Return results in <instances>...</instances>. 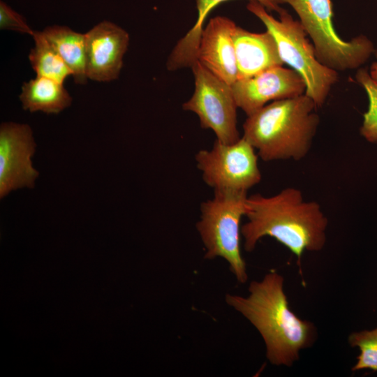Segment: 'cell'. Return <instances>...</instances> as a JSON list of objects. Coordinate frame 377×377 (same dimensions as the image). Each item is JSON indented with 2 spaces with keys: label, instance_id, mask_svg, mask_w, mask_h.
<instances>
[{
  "label": "cell",
  "instance_id": "cell-1",
  "mask_svg": "<svg viewBox=\"0 0 377 377\" xmlns=\"http://www.w3.org/2000/svg\"><path fill=\"white\" fill-rule=\"evenodd\" d=\"M246 206L247 221L241 228L246 251H253L263 237H272L297 257L302 274L304 252L323 249L327 218L318 202L304 200L300 190L288 187L272 196L256 193L248 196Z\"/></svg>",
  "mask_w": 377,
  "mask_h": 377
},
{
  "label": "cell",
  "instance_id": "cell-2",
  "mask_svg": "<svg viewBox=\"0 0 377 377\" xmlns=\"http://www.w3.org/2000/svg\"><path fill=\"white\" fill-rule=\"evenodd\" d=\"M284 279L274 270L253 281L246 297L228 293L226 302L245 317L262 337L266 357L276 366L290 367L301 350L313 345L315 325L300 318L290 309L283 290Z\"/></svg>",
  "mask_w": 377,
  "mask_h": 377
},
{
  "label": "cell",
  "instance_id": "cell-3",
  "mask_svg": "<svg viewBox=\"0 0 377 377\" xmlns=\"http://www.w3.org/2000/svg\"><path fill=\"white\" fill-rule=\"evenodd\" d=\"M305 94L272 101L247 116L243 138L264 161H300L309 152L320 118Z\"/></svg>",
  "mask_w": 377,
  "mask_h": 377
},
{
  "label": "cell",
  "instance_id": "cell-4",
  "mask_svg": "<svg viewBox=\"0 0 377 377\" xmlns=\"http://www.w3.org/2000/svg\"><path fill=\"white\" fill-rule=\"evenodd\" d=\"M249 11L256 16L275 39L283 62L304 80L305 94L316 107H322L333 85L338 80V72L323 64L317 58L315 47L299 20L283 9L275 18L259 2L250 0Z\"/></svg>",
  "mask_w": 377,
  "mask_h": 377
},
{
  "label": "cell",
  "instance_id": "cell-5",
  "mask_svg": "<svg viewBox=\"0 0 377 377\" xmlns=\"http://www.w3.org/2000/svg\"><path fill=\"white\" fill-rule=\"evenodd\" d=\"M212 199L200 206L196 228L205 249V258L224 259L237 281L248 280L241 252V220L246 211V191L215 190Z\"/></svg>",
  "mask_w": 377,
  "mask_h": 377
},
{
  "label": "cell",
  "instance_id": "cell-6",
  "mask_svg": "<svg viewBox=\"0 0 377 377\" xmlns=\"http://www.w3.org/2000/svg\"><path fill=\"white\" fill-rule=\"evenodd\" d=\"M278 5L288 4L299 17L315 47L318 59L336 71L360 68L375 52L371 40L360 35L343 40L333 23L331 0H275Z\"/></svg>",
  "mask_w": 377,
  "mask_h": 377
},
{
  "label": "cell",
  "instance_id": "cell-7",
  "mask_svg": "<svg viewBox=\"0 0 377 377\" xmlns=\"http://www.w3.org/2000/svg\"><path fill=\"white\" fill-rule=\"evenodd\" d=\"M195 89L191 97L182 105L186 111L194 112L203 128L211 129L216 140L231 144L240 139L237 128L238 108L228 84L198 60L191 66Z\"/></svg>",
  "mask_w": 377,
  "mask_h": 377
},
{
  "label": "cell",
  "instance_id": "cell-8",
  "mask_svg": "<svg viewBox=\"0 0 377 377\" xmlns=\"http://www.w3.org/2000/svg\"><path fill=\"white\" fill-rule=\"evenodd\" d=\"M258 154L243 137L234 143L215 140L210 150L195 154L197 168L205 183L215 190L248 191L262 178Z\"/></svg>",
  "mask_w": 377,
  "mask_h": 377
},
{
  "label": "cell",
  "instance_id": "cell-9",
  "mask_svg": "<svg viewBox=\"0 0 377 377\" xmlns=\"http://www.w3.org/2000/svg\"><path fill=\"white\" fill-rule=\"evenodd\" d=\"M36 147L32 129L28 124L15 122L1 124V199L13 191L34 187L39 175L31 161Z\"/></svg>",
  "mask_w": 377,
  "mask_h": 377
},
{
  "label": "cell",
  "instance_id": "cell-10",
  "mask_svg": "<svg viewBox=\"0 0 377 377\" xmlns=\"http://www.w3.org/2000/svg\"><path fill=\"white\" fill-rule=\"evenodd\" d=\"M231 87L237 107L247 116L270 101L296 97L306 91L302 77L293 69L283 66L237 80Z\"/></svg>",
  "mask_w": 377,
  "mask_h": 377
},
{
  "label": "cell",
  "instance_id": "cell-11",
  "mask_svg": "<svg viewBox=\"0 0 377 377\" xmlns=\"http://www.w3.org/2000/svg\"><path fill=\"white\" fill-rule=\"evenodd\" d=\"M86 72L88 79L97 82L116 80L123 66L129 35L118 25L104 20L85 34Z\"/></svg>",
  "mask_w": 377,
  "mask_h": 377
},
{
  "label": "cell",
  "instance_id": "cell-12",
  "mask_svg": "<svg viewBox=\"0 0 377 377\" xmlns=\"http://www.w3.org/2000/svg\"><path fill=\"white\" fill-rule=\"evenodd\" d=\"M236 27V24L226 17L211 18L203 28L197 52V60L230 85L237 80L233 41Z\"/></svg>",
  "mask_w": 377,
  "mask_h": 377
},
{
  "label": "cell",
  "instance_id": "cell-13",
  "mask_svg": "<svg viewBox=\"0 0 377 377\" xmlns=\"http://www.w3.org/2000/svg\"><path fill=\"white\" fill-rule=\"evenodd\" d=\"M233 41L237 80L248 78L283 64L275 39L267 30L254 33L237 26Z\"/></svg>",
  "mask_w": 377,
  "mask_h": 377
},
{
  "label": "cell",
  "instance_id": "cell-14",
  "mask_svg": "<svg viewBox=\"0 0 377 377\" xmlns=\"http://www.w3.org/2000/svg\"><path fill=\"white\" fill-rule=\"evenodd\" d=\"M228 0H195L198 10L196 22L171 52L166 63L170 69L175 71L187 66L191 67L197 60V52L205 20L216 6ZM254 1L259 2L268 11H275L279 14L283 10L275 0Z\"/></svg>",
  "mask_w": 377,
  "mask_h": 377
},
{
  "label": "cell",
  "instance_id": "cell-15",
  "mask_svg": "<svg viewBox=\"0 0 377 377\" xmlns=\"http://www.w3.org/2000/svg\"><path fill=\"white\" fill-rule=\"evenodd\" d=\"M19 97L23 109L31 112L58 114L72 103L64 84L42 76L24 82Z\"/></svg>",
  "mask_w": 377,
  "mask_h": 377
},
{
  "label": "cell",
  "instance_id": "cell-16",
  "mask_svg": "<svg viewBox=\"0 0 377 377\" xmlns=\"http://www.w3.org/2000/svg\"><path fill=\"white\" fill-rule=\"evenodd\" d=\"M41 32L71 70L75 82L85 84L88 80L85 34L60 25L48 26Z\"/></svg>",
  "mask_w": 377,
  "mask_h": 377
},
{
  "label": "cell",
  "instance_id": "cell-17",
  "mask_svg": "<svg viewBox=\"0 0 377 377\" xmlns=\"http://www.w3.org/2000/svg\"><path fill=\"white\" fill-rule=\"evenodd\" d=\"M32 36L34 47L30 51L29 59L36 76L64 84L68 76H73V72L41 31H34Z\"/></svg>",
  "mask_w": 377,
  "mask_h": 377
},
{
  "label": "cell",
  "instance_id": "cell-18",
  "mask_svg": "<svg viewBox=\"0 0 377 377\" xmlns=\"http://www.w3.org/2000/svg\"><path fill=\"white\" fill-rule=\"evenodd\" d=\"M356 81L364 88L369 100L367 111L363 114L360 134L368 142H377V83L365 68H360L355 74Z\"/></svg>",
  "mask_w": 377,
  "mask_h": 377
},
{
  "label": "cell",
  "instance_id": "cell-19",
  "mask_svg": "<svg viewBox=\"0 0 377 377\" xmlns=\"http://www.w3.org/2000/svg\"><path fill=\"white\" fill-rule=\"evenodd\" d=\"M351 347H357L360 354L352 371L371 369L377 371V327L350 334L348 339Z\"/></svg>",
  "mask_w": 377,
  "mask_h": 377
},
{
  "label": "cell",
  "instance_id": "cell-20",
  "mask_svg": "<svg viewBox=\"0 0 377 377\" xmlns=\"http://www.w3.org/2000/svg\"><path fill=\"white\" fill-rule=\"evenodd\" d=\"M0 29H8L33 36V31L25 19L4 1H0Z\"/></svg>",
  "mask_w": 377,
  "mask_h": 377
},
{
  "label": "cell",
  "instance_id": "cell-21",
  "mask_svg": "<svg viewBox=\"0 0 377 377\" xmlns=\"http://www.w3.org/2000/svg\"><path fill=\"white\" fill-rule=\"evenodd\" d=\"M369 72L371 78L377 83V61L372 63Z\"/></svg>",
  "mask_w": 377,
  "mask_h": 377
},
{
  "label": "cell",
  "instance_id": "cell-22",
  "mask_svg": "<svg viewBox=\"0 0 377 377\" xmlns=\"http://www.w3.org/2000/svg\"><path fill=\"white\" fill-rule=\"evenodd\" d=\"M374 53H375L376 57V59H377V50L375 51Z\"/></svg>",
  "mask_w": 377,
  "mask_h": 377
}]
</instances>
